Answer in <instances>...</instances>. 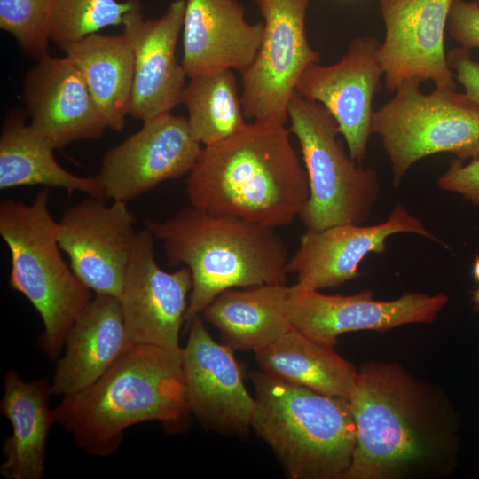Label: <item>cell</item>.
<instances>
[{
  "label": "cell",
  "instance_id": "6da1fadb",
  "mask_svg": "<svg viewBox=\"0 0 479 479\" xmlns=\"http://www.w3.org/2000/svg\"><path fill=\"white\" fill-rule=\"evenodd\" d=\"M348 400L356 445L343 479L434 478L455 468L459 417L439 386L397 362L370 361Z\"/></svg>",
  "mask_w": 479,
  "mask_h": 479
},
{
  "label": "cell",
  "instance_id": "7a4b0ae2",
  "mask_svg": "<svg viewBox=\"0 0 479 479\" xmlns=\"http://www.w3.org/2000/svg\"><path fill=\"white\" fill-rule=\"evenodd\" d=\"M192 206L263 226H287L310 195L306 170L285 124L253 122L202 147L186 179Z\"/></svg>",
  "mask_w": 479,
  "mask_h": 479
},
{
  "label": "cell",
  "instance_id": "3957f363",
  "mask_svg": "<svg viewBox=\"0 0 479 479\" xmlns=\"http://www.w3.org/2000/svg\"><path fill=\"white\" fill-rule=\"evenodd\" d=\"M182 349L131 345L93 384L64 396L59 422L86 452L108 456L128 428L145 421L180 426L190 413Z\"/></svg>",
  "mask_w": 479,
  "mask_h": 479
},
{
  "label": "cell",
  "instance_id": "277c9868",
  "mask_svg": "<svg viewBox=\"0 0 479 479\" xmlns=\"http://www.w3.org/2000/svg\"><path fill=\"white\" fill-rule=\"evenodd\" d=\"M144 224L161 241L169 264L182 263L191 272L185 326L225 290L286 284L288 251L275 228L192 205Z\"/></svg>",
  "mask_w": 479,
  "mask_h": 479
},
{
  "label": "cell",
  "instance_id": "5b68a950",
  "mask_svg": "<svg viewBox=\"0 0 479 479\" xmlns=\"http://www.w3.org/2000/svg\"><path fill=\"white\" fill-rule=\"evenodd\" d=\"M251 428L293 479H343L356 445L348 399L292 384L263 371L250 374Z\"/></svg>",
  "mask_w": 479,
  "mask_h": 479
},
{
  "label": "cell",
  "instance_id": "8992f818",
  "mask_svg": "<svg viewBox=\"0 0 479 479\" xmlns=\"http://www.w3.org/2000/svg\"><path fill=\"white\" fill-rule=\"evenodd\" d=\"M49 189L30 204H0V235L11 255L9 284L34 306L43 323L41 343L56 358L75 319L92 299L60 254L57 224L49 209Z\"/></svg>",
  "mask_w": 479,
  "mask_h": 479
},
{
  "label": "cell",
  "instance_id": "52a82bcc",
  "mask_svg": "<svg viewBox=\"0 0 479 479\" xmlns=\"http://www.w3.org/2000/svg\"><path fill=\"white\" fill-rule=\"evenodd\" d=\"M287 119L309 181V199L299 216L306 229L362 224L379 195L375 171L363 168L346 153L336 121L321 104L295 91Z\"/></svg>",
  "mask_w": 479,
  "mask_h": 479
},
{
  "label": "cell",
  "instance_id": "ba28073f",
  "mask_svg": "<svg viewBox=\"0 0 479 479\" xmlns=\"http://www.w3.org/2000/svg\"><path fill=\"white\" fill-rule=\"evenodd\" d=\"M420 84L404 82L373 113V133L381 138L395 186L424 157L452 153L462 161L479 158V105L451 88L424 93Z\"/></svg>",
  "mask_w": 479,
  "mask_h": 479
},
{
  "label": "cell",
  "instance_id": "9c48e42d",
  "mask_svg": "<svg viewBox=\"0 0 479 479\" xmlns=\"http://www.w3.org/2000/svg\"><path fill=\"white\" fill-rule=\"evenodd\" d=\"M310 0H255L263 35L250 66L241 72V101L247 119L285 124L287 106L304 71L319 63L305 27Z\"/></svg>",
  "mask_w": 479,
  "mask_h": 479
},
{
  "label": "cell",
  "instance_id": "30bf717a",
  "mask_svg": "<svg viewBox=\"0 0 479 479\" xmlns=\"http://www.w3.org/2000/svg\"><path fill=\"white\" fill-rule=\"evenodd\" d=\"M201 150L187 118L169 112L146 120L105 153L97 176L103 197L126 202L189 174Z\"/></svg>",
  "mask_w": 479,
  "mask_h": 479
},
{
  "label": "cell",
  "instance_id": "8fae6325",
  "mask_svg": "<svg viewBox=\"0 0 479 479\" xmlns=\"http://www.w3.org/2000/svg\"><path fill=\"white\" fill-rule=\"evenodd\" d=\"M125 201L101 198L68 208L57 224L61 251L76 277L96 294L119 298L137 232Z\"/></svg>",
  "mask_w": 479,
  "mask_h": 479
},
{
  "label": "cell",
  "instance_id": "7c38bea8",
  "mask_svg": "<svg viewBox=\"0 0 479 479\" xmlns=\"http://www.w3.org/2000/svg\"><path fill=\"white\" fill-rule=\"evenodd\" d=\"M443 293L407 292L393 301L373 299L371 290L352 295H329L295 283L288 302L291 326L313 341L333 347L341 334L388 331L401 326L431 323L447 304Z\"/></svg>",
  "mask_w": 479,
  "mask_h": 479
},
{
  "label": "cell",
  "instance_id": "4fadbf2b",
  "mask_svg": "<svg viewBox=\"0 0 479 479\" xmlns=\"http://www.w3.org/2000/svg\"><path fill=\"white\" fill-rule=\"evenodd\" d=\"M379 40L353 38L342 57L332 65H310L296 91L324 106L337 122L350 157L361 164L373 133V101L384 76Z\"/></svg>",
  "mask_w": 479,
  "mask_h": 479
},
{
  "label": "cell",
  "instance_id": "5bb4252c",
  "mask_svg": "<svg viewBox=\"0 0 479 479\" xmlns=\"http://www.w3.org/2000/svg\"><path fill=\"white\" fill-rule=\"evenodd\" d=\"M154 240L146 230L137 232L119 296L130 345L180 349L179 334L192 288L189 269L162 270L155 258Z\"/></svg>",
  "mask_w": 479,
  "mask_h": 479
},
{
  "label": "cell",
  "instance_id": "9a60e30c",
  "mask_svg": "<svg viewBox=\"0 0 479 479\" xmlns=\"http://www.w3.org/2000/svg\"><path fill=\"white\" fill-rule=\"evenodd\" d=\"M454 0H379L385 25L380 46L385 88L393 93L405 81H432L456 88L447 63L444 32Z\"/></svg>",
  "mask_w": 479,
  "mask_h": 479
},
{
  "label": "cell",
  "instance_id": "2e32d148",
  "mask_svg": "<svg viewBox=\"0 0 479 479\" xmlns=\"http://www.w3.org/2000/svg\"><path fill=\"white\" fill-rule=\"evenodd\" d=\"M185 327L182 365L190 412L212 429L245 433L252 425L255 400L244 385L232 349L213 339L201 315Z\"/></svg>",
  "mask_w": 479,
  "mask_h": 479
},
{
  "label": "cell",
  "instance_id": "e0dca14e",
  "mask_svg": "<svg viewBox=\"0 0 479 479\" xmlns=\"http://www.w3.org/2000/svg\"><path fill=\"white\" fill-rule=\"evenodd\" d=\"M403 232L441 242L398 203L389 217L377 224H342L322 230L307 229L287 269L296 275V283L303 287L318 291L335 287L359 276L358 265L365 256L384 253L387 239Z\"/></svg>",
  "mask_w": 479,
  "mask_h": 479
},
{
  "label": "cell",
  "instance_id": "ac0fdd59",
  "mask_svg": "<svg viewBox=\"0 0 479 479\" xmlns=\"http://www.w3.org/2000/svg\"><path fill=\"white\" fill-rule=\"evenodd\" d=\"M186 0L173 1L158 19L145 20L140 0H132L123 32L134 52L130 114L143 122L169 113L181 103L186 74L177 57Z\"/></svg>",
  "mask_w": 479,
  "mask_h": 479
},
{
  "label": "cell",
  "instance_id": "d6986e66",
  "mask_svg": "<svg viewBox=\"0 0 479 479\" xmlns=\"http://www.w3.org/2000/svg\"><path fill=\"white\" fill-rule=\"evenodd\" d=\"M29 125L54 149L97 139L106 124L77 67L67 57L39 59L23 82Z\"/></svg>",
  "mask_w": 479,
  "mask_h": 479
},
{
  "label": "cell",
  "instance_id": "ffe728a7",
  "mask_svg": "<svg viewBox=\"0 0 479 479\" xmlns=\"http://www.w3.org/2000/svg\"><path fill=\"white\" fill-rule=\"evenodd\" d=\"M263 28V21H247L238 0H186L181 62L186 76L243 72L256 55Z\"/></svg>",
  "mask_w": 479,
  "mask_h": 479
},
{
  "label": "cell",
  "instance_id": "44dd1931",
  "mask_svg": "<svg viewBox=\"0 0 479 479\" xmlns=\"http://www.w3.org/2000/svg\"><path fill=\"white\" fill-rule=\"evenodd\" d=\"M65 344L51 384V395L63 397L93 384L131 346L119 299L96 294L75 319Z\"/></svg>",
  "mask_w": 479,
  "mask_h": 479
},
{
  "label": "cell",
  "instance_id": "7402d4cb",
  "mask_svg": "<svg viewBox=\"0 0 479 479\" xmlns=\"http://www.w3.org/2000/svg\"><path fill=\"white\" fill-rule=\"evenodd\" d=\"M50 395L51 384L44 380L23 381L13 370L4 374L0 411L12 425V435L3 446L5 460L0 466L5 478H42L48 434L56 423Z\"/></svg>",
  "mask_w": 479,
  "mask_h": 479
},
{
  "label": "cell",
  "instance_id": "603a6c76",
  "mask_svg": "<svg viewBox=\"0 0 479 479\" xmlns=\"http://www.w3.org/2000/svg\"><path fill=\"white\" fill-rule=\"evenodd\" d=\"M290 287L263 284L231 288L221 293L202 311L232 349H260L289 330Z\"/></svg>",
  "mask_w": 479,
  "mask_h": 479
},
{
  "label": "cell",
  "instance_id": "cb8c5ba5",
  "mask_svg": "<svg viewBox=\"0 0 479 479\" xmlns=\"http://www.w3.org/2000/svg\"><path fill=\"white\" fill-rule=\"evenodd\" d=\"M82 75L106 127L122 131L130 114L134 52L130 37L98 33L59 45Z\"/></svg>",
  "mask_w": 479,
  "mask_h": 479
},
{
  "label": "cell",
  "instance_id": "d4e9b609",
  "mask_svg": "<svg viewBox=\"0 0 479 479\" xmlns=\"http://www.w3.org/2000/svg\"><path fill=\"white\" fill-rule=\"evenodd\" d=\"M254 352L263 372L322 394L349 399L356 383L354 365L293 326Z\"/></svg>",
  "mask_w": 479,
  "mask_h": 479
},
{
  "label": "cell",
  "instance_id": "484cf974",
  "mask_svg": "<svg viewBox=\"0 0 479 479\" xmlns=\"http://www.w3.org/2000/svg\"><path fill=\"white\" fill-rule=\"evenodd\" d=\"M51 145L20 112L5 119L0 135V189L26 185L61 188L69 194L81 192L104 199L97 177H80L56 160Z\"/></svg>",
  "mask_w": 479,
  "mask_h": 479
},
{
  "label": "cell",
  "instance_id": "4316f807",
  "mask_svg": "<svg viewBox=\"0 0 479 479\" xmlns=\"http://www.w3.org/2000/svg\"><path fill=\"white\" fill-rule=\"evenodd\" d=\"M181 104L189 125L203 146L221 142L247 123L241 96L232 69L190 78Z\"/></svg>",
  "mask_w": 479,
  "mask_h": 479
},
{
  "label": "cell",
  "instance_id": "83f0119b",
  "mask_svg": "<svg viewBox=\"0 0 479 479\" xmlns=\"http://www.w3.org/2000/svg\"><path fill=\"white\" fill-rule=\"evenodd\" d=\"M132 0H54L51 18V40L58 45L122 25Z\"/></svg>",
  "mask_w": 479,
  "mask_h": 479
},
{
  "label": "cell",
  "instance_id": "f1b7e54d",
  "mask_svg": "<svg viewBox=\"0 0 479 479\" xmlns=\"http://www.w3.org/2000/svg\"><path fill=\"white\" fill-rule=\"evenodd\" d=\"M54 0H0V27L22 52L38 61L49 55Z\"/></svg>",
  "mask_w": 479,
  "mask_h": 479
},
{
  "label": "cell",
  "instance_id": "f546056e",
  "mask_svg": "<svg viewBox=\"0 0 479 479\" xmlns=\"http://www.w3.org/2000/svg\"><path fill=\"white\" fill-rule=\"evenodd\" d=\"M446 29L461 47L479 48V1L454 0Z\"/></svg>",
  "mask_w": 479,
  "mask_h": 479
},
{
  "label": "cell",
  "instance_id": "4dcf8cb0",
  "mask_svg": "<svg viewBox=\"0 0 479 479\" xmlns=\"http://www.w3.org/2000/svg\"><path fill=\"white\" fill-rule=\"evenodd\" d=\"M437 185L479 206V158L466 165L458 158L452 160L447 171L438 178Z\"/></svg>",
  "mask_w": 479,
  "mask_h": 479
},
{
  "label": "cell",
  "instance_id": "1f68e13d",
  "mask_svg": "<svg viewBox=\"0 0 479 479\" xmlns=\"http://www.w3.org/2000/svg\"><path fill=\"white\" fill-rule=\"evenodd\" d=\"M449 67L465 89V94L479 105V62L471 58L469 49L457 47L446 53Z\"/></svg>",
  "mask_w": 479,
  "mask_h": 479
},
{
  "label": "cell",
  "instance_id": "d6a6232c",
  "mask_svg": "<svg viewBox=\"0 0 479 479\" xmlns=\"http://www.w3.org/2000/svg\"><path fill=\"white\" fill-rule=\"evenodd\" d=\"M472 274L476 281L479 282V254L475 256L472 266Z\"/></svg>",
  "mask_w": 479,
  "mask_h": 479
},
{
  "label": "cell",
  "instance_id": "836d02e7",
  "mask_svg": "<svg viewBox=\"0 0 479 479\" xmlns=\"http://www.w3.org/2000/svg\"><path fill=\"white\" fill-rule=\"evenodd\" d=\"M473 299H474V302H475L477 309L479 310V287L474 292Z\"/></svg>",
  "mask_w": 479,
  "mask_h": 479
}]
</instances>
